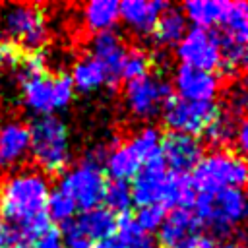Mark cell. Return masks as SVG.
Wrapping results in <instances>:
<instances>
[{"label":"cell","mask_w":248,"mask_h":248,"mask_svg":"<svg viewBox=\"0 0 248 248\" xmlns=\"http://www.w3.org/2000/svg\"><path fill=\"white\" fill-rule=\"evenodd\" d=\"M132 202L143 205H163L174 209H190L196 202V190L188 174L167 170L161 157L141 165L130 184Z\"/></svg>","instance_id":"obj_1"},{"label":"cell","mask_w":248,"mask_h":248,"mask_svg":"<svg viewBox=\"0 0 248 248\" xmlns=\"http://www.w3.org/2000/svg\"><path fill=\"white\" fill-rule=\"evenodd\" d=\"M48 194V182L37 170H21L8 176L0 186L2 221L14 227L46 215Z\"/></svg>","instance_id":"obj_2"},{"label":"cell","mask_w":248,"mask_h":248,"mask_svg":"<svg viewBox=\"0 0 248 248\" xmlns=\"http://www.w3.org/2000/svg\"><path fill=\"white\" fill-rule=\"evenodd\" d=\"M29 128V151L35 163L50 174L62 172L70 163V138L66 124L52 116H37Z\"/></svg>","instance_id":"obj_3"},{"label":"cell","mask_w":248,"mask_h":248,"mask_svg":"<svg viewBox=\"0 0 248 248\" xmlns=\"http://www.w3.org/2000/svg\"><path fill=\"white\" fill-rule=\"evenodd\" d=\"M246 163L236 153L211 151L202 155L192 169V186L200 194H215L225 188H240L246 182Z\"/></svg>","instance_id":"obj_4"},{"label":"cell","mask_w":248,"mask_h":248,"mask_svg":"<svg viewBox=\"0 0 248 248\" xmlns=\"http://www.w3.org/2000/svg\"><path fill=\"white\" fill-rule=\"evenodd\" d=\"M194 213L211 232L227 236L246 215L244 192L240 188H225L215 194H200L194 202Z\"/></svg>","instance_id":"obj_5"},{"label":"cell","mask_w":248,"mask_h":248,"mask_svg":"<svg viewBox=\"0 0 248 248\" xmlns=\"http://www.w3.org/2000/svg\"><path fill=\"white\" fill-rule=\"evenodd\" d=\"M0 29L14 43L29 52L46 41V21L41 8L31 4H6L0 10Z\"/></svg>","instance_id":"obj_6"},{"label":"cell","mask_w":248,"mask_h":248,"mask_svg":"<svg viewBox=\"0 0 248 248\" xmlns=\"http://www.w3.org/2000/svg\"><path fill=\"white\" fill-rule=\"evenodd\" d=\"M105 186L107 180L101 170V165L83 159L78 167L64 174L58 190H62L76 203V209L89 211L103 203Z\"/></svg>","instance_id":"obj_7"},{"label":"cell","mask_w":248,"mask_h":248,"mask_svg":"<svg viewBox=\"0 0 248 248\" xmlns=\"http://www.w3.org/2000/svg\"><path fill=\"white\" fill-rule=\"evenodd\" d=\"M172 83L161 76H143L126 81L124 99L130 112L138 118H151L159 114L165 105L172 99Z\"/></svg>","instance_id":"obj_8"},{"label":"cell","mask_w":248,"mask_h":248,"mask_svg":"<svg viewBox=\"0 0 248 248\" xmlns=\"http://www.w3.org/2000/svg\"><path fill=\"white\" fill-rule=\"evenodd\" d=\"M161 112L170 132L198 138L207 130V126L219 114V107L213 101L198 103V101H184L180 97H172Z\"/></svg>","instance_id":"obj_9"},{"label":"cell","mask_w":248,"mask_h":248,"mask_svg":"<svg viewBox=\"0 0 248 248\" xmlns=\"http://www.w3.org/2000/svg\"><path fill=\"white\" fill-rule=\"evenodd\" d=\"M161 244L165 248H209L213 240L205 236L194 209H172L159 227Z\"/></svg>","instance_id":"obj_10"},{"label":"cell","mask_w":248,"mask_h":248,"mask_svg":"<svg viewBox=\"0 0 248 248\" xmlns=\"http://www.w3.org/2000/svg\"><path fill=\"white\" fill-rule=\"evenodd\" d=\"M176 56L184 66L213 74L221 66L219 41L215 31L200 29V27L188 29L180 39V43L176 45Z\"/></svg>","instance_id":"obj_11"},{"label":"cell","mask_w":248,"mask_h":248,"mask_svg":"<svg viewBox=\"0 0 248 248\" xmlns=\"http://www.w3.org/2000/svg\"><path fill=\"white\" fill-rule=\"evenodd\" d=\"M161 159L174 174H188L202 159V143L194 136L169 132L161 138Z\"/></svg>","instance_id":"obj_12"},{"label":"cell","mask_w":248,"mask_h":248,"mask_svg":"<svg viewBox=\"0 0 248 248\" xmlns=\"http://www.w3.org/2000/svg\"><path fill=\"white\" fill-rule=\"evenodd\" d=\"M172 89H176V93L184 101L211 103L219 93V78L211 72H203L180 64L174 72Z\"/></svg>","instance_id":"obj_13"},{"label":"cell","mask_w":248,"mask_h":248,"mask_svg":"<svg viewBox=\"0 0 248 248\" xmlns=\"http://www.w3.org/2000/svg\"><path fill=\"white\" fill-rule=\"evenodd\" d=\"M126 45L116 31L95 33L91 39V58L97 60L105 72L107 85H116L120 79V68L126 54Z\"/></svg>","instance_id":"obj_14"},{"label":"cell","mask_w":248,"mask_h":248,"mask_svg":"<svg viewBox=\"0 0 248 248\" xmlns=\"http://www.w3.org/2000/svg\"><path fill=\"white\" fill-rule=\"evenodd\" d=\"M169 8L167 2L161 0H126L118 2V19H122L134 33L149 35L153 33L159 16Z\"/></svg>","instance_id":"obj_15"},{"label":"cell","mask_w":248,"mask_h":248,"mask_svg":"<svg viewBox=\"0 0 248 248\" xmlns=\"http://www.w3.org/2000/svg\"><path fill=\"white\" fill-rule=\"evenodd\" d=\"M29 153V128L19 120L0 124V169L17 167Z\"/></svg>","instance_id":"obj_16"},{"label":"cell","mask_w":248,"mask_h":248,"mask_svg":"<svg viewBox=\"0 0 248 248\" xmlns=\"http://www.w3.org/2000/svg\"><path fill=\"white\" fill-rule=\"evenodd\" d=\"M23 105L37 116H46L54 110V93H52V76L46 72L35 74L19 79Z\"/></svg>","instance_id":"obj_17"},{"label":"cell","mask_w":248,"mask_h":248,"mask_svg":"<svg viewBox=\"0 0 248 248\" xmlns=\"http://www.w3.org/2000/svg\"><path fill=\"white\" fill-rule=\"evenodd\" d=\"M141 161L132 149L130 143H118L110 147L105 155V170L110 180H122L126 182L128 178H134L138 170L141 169Z\"/></svg>","instance_id":"obj_18"},{"label":"cell","mask_w":248,"mask_h":248,"mask_svg":"<svg viewBox=\"0 0 248 248\" xmlns=\"http://www.w3.org/2000/svg\"><path fill=\"white\" fill-rule=\"evenodd\" d=\"M76 225L79 227V231L91 242H99V240L114 236V232H116V215H112L108 209L99 205L95 209L83 211L79 215V219L76 221Z\"/></svg>","instance_id":"obj_19"},{"label":"cell","mask_w":248,"mask_h":248,"mask_svg":"<svg viewBox=\"0 0 248 248\" xmlns=\"http://www.w3.org/2000/svg\"><path fill=\"white\" fill-rule=\"evenodd\" d=\"M229 2L223 0H192L182 6V14L186 21L190 19L194 27L200 29H211L213 25H221Z\"/></svg>","instance_id":"obj_20"},{"label":"cell","mask_w":248,"mask_h":248,"mask_svg":"<svg viewBox=\"0 0 248 248\" xmlns=\"http://www.w3.org/2000/svg\"><path fill=\"white\" fill-rule=\"evenodd\" d=\"M83 21L91 33L110 31L118 21L116 0H93L83 6Z\"/></svg>","instance_id":"obj_21"},{"label":"cell","mask_w":248,"mask_h":248,"mask_svg":"<svg viewBox=\"0 0 248 248\" xmlns=\"http://www.w3.org/2000/svg\"><path fill=\"white\" fill-rule=\"evenodd\" d=\"M186 31H188L186 29V17H184L182 10L169 6L159 16L157 25L153 29V35H155V41L159 45L172 46V45H178L180 43V39L184 37Z\"/></svg>","instance_id":"obj_22"},{"label":"cell","mask_w":248,"mask_h":248,"mask_svg":"<svg viewBox=\"0 0 248 248\" xmlns=\"http://www.w3.org/2000/svg\"><path fill=\"white\" fill-rule=\"evenodd\" d=\"M242 120H244L242 114H236L231 108H219V114L213 118V122L207 126V130L203 134L217 147L234 143L236 132H238V126Z\"/></svg>","instance_id":"obj_23"},{"label":"cell","mask_w":248,"mask_h":248,"mask_svg":"<svg viewBox=\"0 0 248 248\" xmlns=\"http://www.w3.org/2000/svg\"><path fill=\"white\" fill-rule=\"evenodd\" d=\"M70 79L74 83V89H78L81 93L95 91V89H99L101 85L107 83V78H105V72H103L101 64L97 60H93L91 56L81 58L79 62L74 64Z\"/></svg>","instance_id":"obj_24"},{"label":"cell","mask_w":248,"mask_h":248,"mask_svg":"<svg viewBox=\"0 0 248 248\" xmlns=\"http://www.w3.org/2000/svg\"><path fill=\"white\" fill-rule=\"evenodd\" d=\"M219 35L246 45L248 41V6L244 2H229L225 17L221 21Z\"/></svg>","instance_id":"obj_25"},{"label":"cell","mask_w":248,"mask_h":248,"mask_svg":"<svg viewBox=\"0 0 248 248\" xmlns=\"http://www.w3.org/2000/svg\"><path fill=\"white\" fill-rule=\"evenodd\" d=\"M132 149L136 151V155L140 157V161L145 165L157 157H161V134L157 128L153 126H145L141 128L130 141Z\"/></svg>","instance_id":"obj_26"},{"label":"cell","mask_w":248,"mask_h":248,"mask_svg":"<svg viewBox=\"0 0 248 248\" xmlns=\"http://www.w3.org/2000/svg\"><path fill=\"white\" fill-rule=\"evenodd\" d=\"M103 203L105 209H108L112 215L114 213H128V209L132 207V190L128 182L122 180H110L105 186V194H103Z\"/></svg>","instance_id":"obj_27"},{"label":"cell","mask_w":248,"mask_h":248,"mask_svg":"<svg viewBox=\"0 0 248 248\" xmlns=\"http://www.w3.org/2000/svg\"><path fill=\"white\" fill-rule=\"evenodd\" d=\"M149 64H151V58L143 48L134 46V48L126 50L124 60H122V68H120V79L132 81V79L147 76Z\"/></svg>","instance_id":"obj_28"},{"label":"cell","mask_w":248,"mask_h":248,"mask_svg":"<svg viewBox=\"0 0 248 248\" xmlns=\"http://www.w3.org/2000/svg\"><path fill=\"white\" fill-rule=\"evenodd\" d=\"M46 215H48V219L64 225L68 221H74L76 203L62 190H54L48 194V200H46Z\"/></svg>","instance_id":"obj_29"},{"label":"cell","mask_w":248,"mask_h":248,"mask_svg":"<svg viewBox=\"0 0 248 248\" xmlns=\"http://www.w3.org/2000/svg\"><path fill=\"white\" fill-rule=\"evenodd\" d=\"M165 217H167V207H163V205H143L134 215L138 227L143 232H147V234L153 232V231H157L163 225Z\"/></svg>","instance_id":"obj_30"},{"label":"cell","mask_w":248,"mask_h":248,"mask_svg":"<svg viewBox=\"0 0 248 248\" xmlns=\"http://www.w3.org/2000/svg\"><path fill=\"white\" fill-rule=\"evenodd\" d=\"M52 93H54V110L70 105L74 97V83L70 79V74L52 76Z\"/></svg>","instance_id":"obj_31"},{"label":"cell","mask_w":248,"mask_h":248,"mask_svg":"<svg viewBox=\"0 0 248 248\" xmlns=\"http://www.w3.org/2000/svg\"><path fill=\"white\" fill-rule=\"evenodd\" d=\"M62 248H91V240L79 231V227L76 225V221H68L62 225Z\"/></svg>","instance_id":"obj_32"},{"label":"cell","mask_w":248,"mask_h":248,"mask_svg":"<svg viewBox=\"0 0 248 248\" xmlns=\"http://www.w3.org/2000/svg\"><path fill=\"white\" fill-rule=\"evenodd\" d=\"M19 60H21L19 46H16V45L10 43V41H2V43H0V66H4V64L16 66Z\"/></svg>","instance_id":"obj_33"},{"label":"cell","mask_w":248,"mask_h":248,"mask_svg":"<svg viewBox=\"0 0 248 248\" xmlns=\"http://www.w3.org/2000/svg\"><path fill=\"white\" fill-rule=\"evenodd\" d=\"M33 248H62V238H60V232L56 229H48L37 242Z\"/></svg>","instance_id":"obj_34"},{"label":"cell","mask_w":248,"mask_h":248,"mask_svg":"<svg viewBox=\"0 0 248 248\" xmlns=\"http://www.w3.org/2000/svg\"><path fill=\"white\" fill-rule=\"evenodd\" d=\"M126 248H161V246H159V242H157L151 234L141 232L140 236H136L134 240H130V242L126 244Z\"/></svg>","instance_id":"obj_35"},{"label":"cell","mask_w":248,"mask_h":248,"mask_svg":"<svg viewBox=\"0 0 248 248\" xmlns=\"http://www.w3.org/2000/svg\"><path fill=\"white\" fill-rule=\"evenodd\" d=\"M234 143L238 145L240 153H244V151H246V147H248V128H246V122H244V120H242V122H240V126H238V132H236V140H234Z\"/></svg>","instance_id":"obj_36"},{"label":"cell","mask_w":248,"mask_h":248,"mask_svg":"<svg viewBox=\"0 0 248 248\" xmlns=\"http://www.w3.org/2000/svg\"><path fill=\"white\" fill-rule=\"evenodd\" d=\"M91 248H126V244L116 238V236H110V238H105V240H99V242H93Z\"/></svg>","instance_id":"obj_37"},{"label":"cell","mask_w":248,"mask_h":248,"mask_svg":"<svg viewBox=\"0 0 248 248\" xmlns=\"http://www.w3.org/2000/svg\"><path fill=\"white\" fill-rule=\"evenodd\" d=\"M209 248H242V246L236 242H217V244H211Z\"/></svg>","instance_id":"obj_38"},{"label":"cell","mask_w":248,"mask_h":248,"mask_svg":"<svg viewBox=\"0 0 248 248\" xmlns=\"http://www.w3.org/2000/svg\"><path fill=\"white\" fill-rule=\"evenodd\" d=\"M4 232H6V225H4V221L0 217V246H4Z\"/></svg>","instance_id":"obj_39"},{"label":"cell","mask_w":248,"mask_h":248,"mask_svg":"<svg viewBox=\"0 0 248 248\" xmlns=\"http://www.w3.org/2000/svg\"><path fill=\"white\" fill-rule=\"evenodd\" d=\"M0 248H4V246H0Z\"/></svg>","instance_id":"obj_40"}]
</instances>
